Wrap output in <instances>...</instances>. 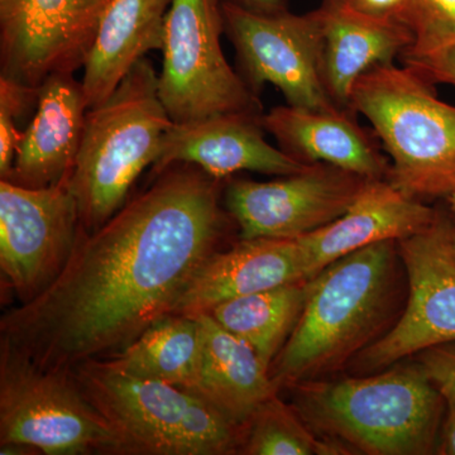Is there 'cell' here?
I'll return each mask as SVG.
<instances>
[{
  "label": "cell",
  "instance_id": "obj_5",
  "mask_svg": "<svg viewBox=\"0 0 455 455\" xmlns=\"http://www.w3.org/2000/svg\"><path fill=\"white\" fill-rule=\"evenodd\" d=\"M127 455H228L241 451L244 427L193 392L119 370L109 358L73 370Z\"/></svg>",
  "mask_w": 455,
  "mask_h": 455
},
{
  "label": "cell",
  "instance_id": "obj_31",
  "mask_svg": "<svg viewBox=\"0 0 455 455\" xmlns=\"http://www.w3.org/2000/svg\"><path fill=\"white\" fill-rule=\"evenodd\" d=\"M254 12V13L276 14L287 11L286 0H223Z\"/></svg>",
  "mask_w": 455,
  "mask_h": 455
},
{
  "label": "cell",
  "instance_id": "obj_32",
  "mask_svg": "<svg viewBox=\"0 0 455 455\" xmlns=\"http://www.w3.org/2000/svg\"><path fill=\"white\" fill-rule=\"evenodd\" d=\"M451 199V204H453L454 214H455V193L453 196H449Z\"/></svg>",
  "mask_w": 455,
  "mask_h": 455
},
{
  "label": "cell",
  "instance_id": "obj_8",
  "mask_svg": "<svg viewBox=\"0 0 455 455\" xmlns=\"http://www.w3.org/2000/svg\"><path fill=\"white\" fill-rule=\"evenodd\" d=\"M223 0H172L164 26L158 94L182 124L227 113L260 112L256 94L228 64L221 35Z\"/></svg>",
  "mask_w": 455,
  "mask_h": 455
},
{
  "label": "cell",
  "instance_id": "obj_23",
  "mask_svg": "<svg viewBox=\"0 0 455 455\" xmlns=\"http://www.w3.org/2000/svg\"><path fill=\"white\" fill-rule=\"evenodd\" d=\"M311 280L233 299L208 314L228 331L250 344L260 361L271 368L300 319Z\"/></svg>",
  "mask_w": 455,
  "mask_h": 455
},
{
  "label": "cell",
  "instance_id": "obj_15",
  "mask_svg": "<svg viewBox=\"0 0 455 455\" xmlns=\"http://www.w3.org/2000/svg\"><path fill=\"white\" fill-rule=\"evenodd\" d=\"M301 280L310 278L298 238L242 239L204 260L171 314H208L233 299Z\"/></svg>",
  "mask_w": 455,
  "mask_h": 455
},
{
  "label": "cell",
  "instance_id": "obj_13",
  "mask_svg": "<svg viewBox=\"0 0 455 455\" xmlns=\"http://www.w3.org/2000/svg\"><path fill=\"white\" fill-rule=\"evenodd\" d=\"M367 181L331 164H310L275 181L230 180L224 205L242 239L299 238L341 217Z\"/></svg>",
  "mask_w": 455,
  "mask_h": 455
},
{
  "label": "cell",
  "instance_id": "obj_9",
  "mask_svg": "<svg viewBox=\"0 0 455 455\" xmlns=\"http://www.w3.org/2000/svg\"><path fill=\"white\" fill-rule=\"evenodd\" d=\"M221 9L241 76L254 94L268 83L283 92L287 106L340 110L323 76V33L316 11L304 16L287 11L262 14L227 2Z\"/></svg>",
  "mask_w": 455,
  "mask_h": 455
},
{
  "label": "cell",
  "instance_id": "obj_29",
  "mask_svg": "<svg viewBox=\"0 0 455 455\" xmlns=\"http://www.w3.org/2000/svg\"><path fill=\"white\" fill-rule=\"evenodd\" d=\"M349 2L364 13L398 20L414 0H349Z\"/></svg>",
  "mask_w": 455,
  "mask_h": 455
},
{
  "label": "cell",
  "instance_id": "obj_19",
  "mask_svg": "<svg viewBox=\"0 0 455 455\" xmlns=\"http://www.w3.org/2000/svg\"><path fill=\"white\" fill-rule=\"evenodd\" d=\"M262 124L283 152L301 163L331 164L368 180H381L388 170L367 134L341 110L276 107L263 114Z\"/></svg>",
  "mask_w": 455,
  "mask_h": 455
},
{
  "label": "cell",
  "instance_id": "obj_22",
  "mask_svg": "<svg viewBox=\"0 0 455 455\" xmlns=\"http://www.w3.org/2000/svg\"><path fill=\"white\" fill-rule=\"evenodd\" d=\"M202 333L196 316L167 314L152 323L110 362L119 370L193 391L199 374Z\"/></svg>",
  "mask_w": 455,
  "mask_h": 455
},
{
  "label": "cell",
  "instance_id": "obj_26",
  "mask_svg": "<svg viewBox=\"0 0 455 455\" xmlns=\"http://www.w3.org/2000/svg\"><path fill=\"white\" fill-rule=\"evenodd\" d=\"M38 90L25 88L0 77V179L7 178L22 131L17 122L29 104L37 101Z\"/></svg>",
  "mask_w": 455,
  "mask_h": 455
},
{
  "label": "cell",
  "instance_id": "obj_11",
  "mask_svg": "<svg viewBox=\"0 0 455 455\" xmlns=\"http://www.w3.org/2000/svg\"><path fill=\"white\" fill-rule=\"evenodd\" d=\"M454 236L451 221L436 214L429 227L398 241L409 281L406 307L392 328L355 357L362 370H385L455 341Z\"/></svg>",
  "mask_w": 455,
  "mask_h": 455
},
{
  "label": "cell",
  "instance_id": "obj_17",
  "mask_svg": "<svg viewBox=\"0 0 455 455\" xmlns=\"http://www.w3.org/2000/svg\"><path fill=\"white\" fill-rule=\"evenodd\" d=\"M89 107L74 74L51 75L38 89L36 113L20 133L7 178L23 188H47L70 178Z\"/></svg>",
  "mask_w": 455,
  "mask_h": 455
},
{
  "label": "cell",
  "instance_id": "obj_33",
  "mask_svg": "<svg viewBox=\"0 0 455 455\" xmlns=\"http://www.w3.org/2000/svg\"><path fill=\"white\" fill-rule=\"evenodd\" d=\"M453 251H454V257H455V236H454Z\"/></svg>",
  "mask_w": 455,
  "mask_h": 455
},
{
  "label": "cell",
  "instance_id": "obj_21",
  "mask_svg": "<svg viewBox=\"0 0 455 455\" xmlns=\"http://www.w3.org/2000/svg\"><path fill=\"white\" fill-rule=\"evenodd\" d=\"M196 317L202 352L196 385L191 392L244 427L254 410L276 394V383L250 344L228 331L211 314Z\"/></svg>",
  "mask_w": 455,
  "mask_h": 455
},
{
  "label": "cell",
  "instance_id": "obj_12",
  "mask_svg": "<svg viewBox=\"0 0 455 455\" xmlns=\"http://www.w3.org/2000/svg\"><path fill=\"white\" fill-rule=\"evenodd\" d=\"M112 0H0V77L38 90L84 68Z\"/></svg>",
  "mask_w": 455,
  "mask_h": 455
},
{
  "label": "cell",
  "instance_id": "obj_1",
  "mask_svg": "<svg viewBox=\"0 0 455 455\" xmlns=\"http://www.w3.org/2000/svg\"><path fill=\"white\" fill-rule=\"evenodd\" d=\"M92 233L59 277L7 311L0 339L49 370L116 355L171 314L226 226L223 180L173 164Z\"/></svg>",
  "mask_w": 455,
  "mask_h": 455
},
{
  "label": "cell",
  "instance_id": "obj_28",
  "mask_svg": "<svg viewBox=\"0 0 455 455\" xmlns=\"http://www.w3.org/2000/svg\"><path fill=\"white\" fill-rule=\"evenodd\" d=\"M406 68L423 76L427 82L449 84L455 86V49L423 57V59H403Z\"/></svg>",
  "mask_w": 455,
  "mask_h": 455
},
{
  "label": "cell",
  "instance_id": "obj_18",
  "mask_svg": "<svg viewBox=\"0 0 455 455\" xmlns=\"http://www.w3.org/2000/svg\"><path fill=\"white\" fill-rule=\"evenodd\" d=\"M323 33V76L338 107L349 106L355 82L374 66L392 64L412 44L396 18L372 16L349 0H324L316 9Z\"/></svg>",
  "mask_w": 455,
  "mask_h": 455
},
{
  "label": "cell",
  "instance_id": "obj_3",
  "mask_svg": "<svg viewBox=\"0 0 455 455\" xmlns=\"http://www.w3.org/2000/svg\"><path fill=\"white\" fill-rule=\"evenodd\" d=\"M293 407L323 439L368 455L436 454L447 400L423 367L298 383Z\"/></svg>",
  "mask_w": 455,
  "mask_h": 455
},
{
  "label": "cell",
  "instance_id": "obj_16",
  "mask_svg": "<svg viewBox=\"0 0 455 455\" xmlns=\"http://www.w3.org/2000/svg\"><path fill=\"white\" fill-rule=\"evenodd\" d=\"M435 217L433 209L392 182L368 180L341 217L299 236L307 277L317 276L331 263L368 245L414 235L429 227Z\"/></svg>",
  "mask_w": 455,
  "mask_h": 455
},
{
  "label": "cell",
  "instance_id": "obj_4",
  "mask_svg": "<svg viewBox=\"0 0 455 455\" xmlns=\"http://www.w3.org/2000/svg\"><path fill=\"white\" fill-rule=\"evenodd\" d=\"M172 124L158 94V74L147 57L110 97L89 108L68 179L84 232L99 229L127 203L134 182L155 164Z\"/></svg>",
  "mask_w": 455,
  "mask_h": 455
},
{
  "label": "cell",
  "instance_id": "obj_10",
  "mask_svg": "<svg viewBox=\"0 0 455 455\" xmlns=\"http://www.w3.org/2000/svg\"><path fill=\"white\" fill-rule=\"evenodd\" d=\"M68 179L37 188L0 179V268L20 304L59 277L82 235Z\"/></svg>",
  "mask_w": 455,
  "mask_h": 455
},
{
  "label": "cell",
  "instance_id": "obj_25",
  "mask_svg": "<svg viewBox=\"0 0 455 455\" xmlns=\"http://www.w3.org/2000/svg\"><path fill=\"white\" fill-rule=\"evenodd\" d=\"M398 20L412 33L403 59H423L455 49V0H414Z\"/></svg>",
  "mask_w": 455,
  "mask_h": 455
},
{
  "label": "cell",
  "instance_id": "obj_6",
  "mask_svg": "<svg viewBox=\"0 0 455 455\" xmlns=\"http://www.w3.org/2000/svg\"><path fill=\"white\" fill-rule=\"evenodd\" d=\"M427 84L406 66H374L355 82L349 100L390 154L392 184L416 199L455 193V107Z\"/></svg>",
  "mask_w": 455,
  "mask_h": 455
},
{
  "label": "cell",
  "instance_id": "obj_24",
  "mask_svg": "<svg viewBox=\"0 0 455 455\" xmlns=\"http://www.w3.org/2000/svg\"><path fill=\"white\" fill-rule=\"evenodd\" d=\"M346 449L320 439L302 420L295 407L276 394L266 398L244 427L239 453L248 455H334Z\"/></svg>",
  "mask_w": 455,
  "mask_h": 455
},
{
  "label": "cell",
  "instance_id": "obj_30",
  "mask_svg": "<svg viewBox=\"0 0 455 455\" xmlns=\"http://www.w3.org/2000/svg\"><path fill=\"white\" fill-rule=\"evenodd\" d=\"M445 400H447V406H445L444 418L440 427L436 454L455 455V400L454 398H445Z\"/></svg>",
  "mask_w": 455,
  "mask_h": 455
},
{
  "label": "cell",
  "instance_id": "obj_7",
  "mask_svg": "<svg viewBox=\"0 0 455 455\" xmlns=\"http://www.w3.org/2000/svg\"><path fill=\"white\" fill-rule=\"evenodd\" d=\"M49 455L122 454L73 371L49 370L0 339V445Z\"/></svg>",
  "mask_w": 455,
  "mask_h": 455
},
{
  "label": "cell",
  "instance_id": "obj_2",
  "mask_svg": "<svg viewBox=\"0 0 455 455\" xmlns=\"http://www.w3.org/2000/svg\"><path fill=\"white\" fill-rule=\"evenodd\" d=\"M395 242L355 251L311 280L300 319L269 368L277 387L335 372L377 340L396 298Z\"/></svg>",
  "mask_w": 455,
  "mask_h": 455
},
{
  "label": "cell",
  "instance_id": "obj_14",
  "mask_svg": "<svg viewBox=\"0 0 455 455\" xmlns=\"http://www.w3.org/2000/svg\"><path fill=\"white\" fill-rule=\"evenodd\" d=\"M263 114L227 113L200 121L173 123L152 164V176L173 164H190L220 180L239 171L290 176L309 164L265 139Z\"/></svg>",
  "mask_w": 455,
  "mask_h": 455
},
{
  "label": "cell",
  "instance_id": "obj_27",
  "mask_svg": "<svg viewBox=\"0 0 455 455\" xmlns=\"http://www.w3.org/2000/svg\"><path fill=\"white\" fill-rule=\"evenodd\" d=\"M416 358L443 396L455 400V341L425 349Z\"/></svg>",
  "mask_w": 455,
  "mask_h": 455
},
{
  "label": "cell",
  "instance_id": "obj_20",
  "mask_svg": "<svg viewBox=\"0 0 455 455\" xmlns=\"http://www.w3.org/2000/svg\"><path fill=\"white\" fill-rule=\"evenodd\" d=\"M172 0H112L84 66L83 88L92 108L118 88L137 62L163 51Z\"/></svg>",
  "mask_w": 455,
  "mask_h": 455
}]
</instances>
